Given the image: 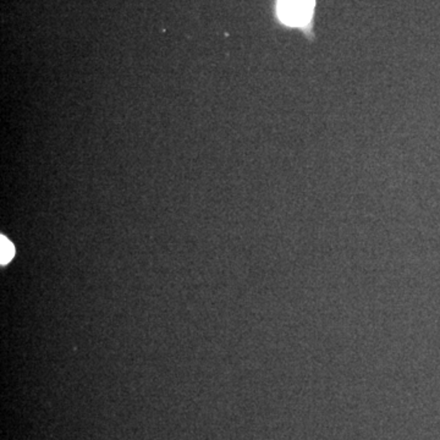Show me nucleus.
Here are the masks:
<instances>
[{
	"mask_svg": "<svg viewBox=\"0 0 440 440\" xmlns=\"http://www.w3.org/2000/svg\"><path fill=\"white\" fill-rule=\"evenodd\" d=\"M314 0H277V15L285 25L304 26L312 18Z\"/></svg>",
	"mask_w": 440,
	"mask_h": 440,
	"instance_id": "1",
	"label": "nucleus"
},
{
	"mask_svg": "<svg viewBox=\"0 0 440 440\" xmlns=\"http://www.w3.org/2000/svg\"><path fill=\"white\" fill-rule=\"evenodd\" d=\"M1 264L9 263L13 255H15V247L13 246V243L5 238L4 235H1Z\"/></svg>",
	"mask_w": 440,
	"mask_h": 440,
	"instance_id": "2",
	"label": "nucleus"
}]
</instances>
